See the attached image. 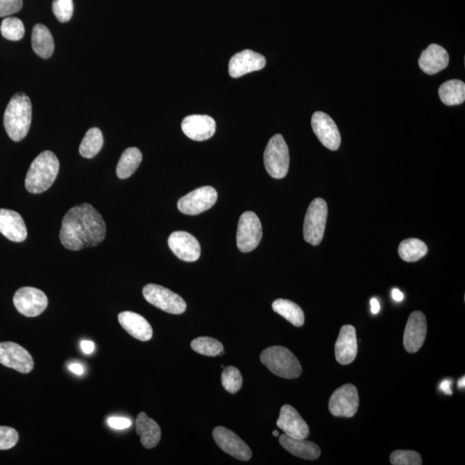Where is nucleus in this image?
<instances>
[{
	"label": "nucleus",
	"mask_w": 465,
	"mask_h": 465,
	"mask_svg": "<svg viewBox=\"0 0 465 465\" xmlns=\"http://www.w3.org/2000/svg\"><path fill=\"white\" fill-rule=\"evenodd\" d=\"M217 201V192L212 186H203L183 196L178 203L180 212L196 216L212 208Z\"/></svg>",
	"instance_id": "obj_10"
},
{
	"label": "nucleus",
	"mask_w": 465,
	"mask_h": 465,
	"mask_svg": "<svg viewBox=\"0 0 465 465\" xmlns=\"http://www.w3.org/2000/svg\"><path fill=\"white\" fill-rule=\"evenodd\" d=\"M465 386V378L463 377L462 378H460L459 380V382H457V387H459V389H464Z\"/></svg>",
	"instance_id": "obj_45"
},
{
	"label": "nucleus",
	"mask_w": 465,
	"mask_h": 465,
	"mask_svg": "<svg viewBox=\"0 0 465 465\" xmlns=\"http://www.w3.org/2000/svg\"><path fill=\"white\" fill-rule=\"evenodd\" d=\"M262 239V226L260 218L252 211H246L239 217L236 242L242 253H249L259 246Z\"/></svg>",
	"instance_id": "obj_8"
},
{
	"label": "nucleus",
	"mask_w": 465,
	"mask_h": 465,
	"mask_svg": "<svg viewBox=\"0 0 465 465\" xmlns=\"http://www.w3.org/2000/svg\"><path fill=\"white\" fill-rule=\"evenodd\" d=\"M103 144L102 131L98 128H92L85 133L83 140H82L78 152L84 158L92 159L98 155Z\"/></svg>",
	"instance_id": "obj_31"
},
{
	"label": "nucleus",
	"mask_w": 465,
	"mask_h": 465,
	"mask_svg": "<svg viewBox=\"0 0 465 465\" xmlns=\"http://www.w3.org/2000/svg\"><path fill=\"white\" fill-rule=\"evenodd\" d=\"M144 298L152 305L173 314H181L186 310V303L180 295L171 289L155 284H149L142 289Z\"/></svg>",
	"instance_id": "obj_7"
},
{
	"label": "nucleus",
	"mask_w": 465,
	"mask_h": 465,
	"mask_svg": "<svg viewBox=\"0 0 465 465\" xmlns=\"http://www.w3.org/2000/svg\"><path fill=\"white\" fill-rule=\"evenodd\" d=\"M273 310L295 327H302L305 321L301 307L289 300L277 299L273 303Z\"/></svg>",
	"instance_id": "obj_28"
},
{
	"label": "nucleus",
	"mask_w": 465,
	"mask_h": 465,
	"mask_svg": "<svg viewBox=\"0 0 465 465\" xmlns=\"http://www.w3.org/2000/svg\"><path fill=\"white\" fill-rule=\"evenodd\" d=\"M107 423L110 428L117 429V430H123L130 427L131 421L124 417H110L107 420Z\"/></svg>",
	"instance_id": "obj_39"
},
{
	"label": "nucleus",
	"mask_w": 465,
	"mask_h": 465,
	"mask_svg": "<svg viewBox=\"0 0 465 465\" xmlns=\"http://www.w3.org/2000/svg\"><path fill=\"white\" fill-rule=\"evenodd\" d=\"M213 438L217 445L223 452L235 459L248 461L253 456L249 446L235 434L234 432L224 427H217L213 430Z\"/></svg>",
	"instance_id": "obj_13"
},
{
	"label": "nucleus",
	"mask_w": 465,
	"mask_h": 465,
	"mask_svg": "<svg viewBox=\"0 0 465 465\" xmlns=\"http://www.w3.org/2000/svg\"><path fill=\"white\" fill-rule=\"evenodd\" d=\"M105 221L89 203L73 207L63 217L60 239L71 251L98 246L105 239Z\"/></svg>",
	"instance_id": "obj_1"
},
{
	"label": "nucleus",
	"mask_w": 465,
	"mask_h": 465,
	"mask_svg": "<svg viewBox=\"0 0 465 465\" xmlns=\"http://www.w3.org/2000/svg\"><path fill=\"white\" fill-rule=\"evenodd\" d=\"M0 232L14 242H23L27 238L26 225L22 217L10 210L0 209Z\"/></svg>",
	"instance_id": "obj_21"
},
{
	"label": "nucleus",
	"mask_w": 465,
	"mask_h": 465,
	"mask_svg": "<svg viewBox=\"0 0 465 465\" xmlns=\"http://www.w3.org/2000/svg\"><path fill=\"white\" fill-rule=\"evenodd\" d=\"M450 386H452V381L449 380V379H446V380H443L441 384V389L446 395H453Z\"/></svg>",
	"instance_id": "obj_41"
},
{
	"label": "nucleus",
	"mask_w": 465,
	"mask_h": 465,
	"mask_svg": "<svg viewBox=\"0 0 465 465\" xmlns=\"http://www.w3.org/2000/svg\"><path fill=\"white\" fill-rule=\"evenodd\" d=\"M137 434L141 443L146 449L155 448L162 439V430L158 423L144 412L140 413L135 421Z\"/></svg>",
	"instance_id": "obj_25"
},
{
	"label": "nucleus",
	"mask_w": 465,
	"mask_h": 465,
	"mask_svg": "<svg viewBox=\"0 0 465 465\" xmlns=\"http://www.w3.org/2000/svg\"><path fill=\"white\" fill-rule=\"evenodd\" d=\"M266 63V58L260 53L250 49L243 50L230 59L228 73L232 78H239L252 71L264 69Z\"/></svg>",
	"instance_id": "obj_18"
},
{
	"label": "nucleus",
	"mask_w": 465,
	"mask_h": 465,
	"mask_svg": "<svg viewBox=\"0 0 465 465\" xmlns=\"http://www.w3.org/2000/svg\"><path fill=\"white\" fill-rule=\"evenodd\" d=\"M428 324L425 314L421 311H414L410 314L404 331V348L409 353H416L423 346L427 337Z\"/></svg>",
	"instance_id": "obj_15"
},
{
	"label": "nucleus",
	"mask_w": 465,
	"mask_h": 465,
	"mask_svg": "<svg viewBox=\"0 0 465 465\" xmlns=\"http://www.w3.org/2000/svg\"><path fill=\"white\" fill-rule=\"evenodd\" d=\"M279 443L289 453L306 460H316L319 459L321 450L316 443L306 441V439H299L289 437L282 434L279 437Z\"/></svg>",
	"instance_id": "obj_24"
},
{
	"label": "nucleus",
	"mask_w": 465,
	"mask_h": 465,
	"mask_svg": "<svg viewBox=\"0 0 465 465\" xmlns=\"http://www.w3.org/2000/svg\"><path fill=\"white\" fill-rule=\"evenodd\" d=\"M335 349L336 360L342 366H348L355 360L357 353V341L356 329L353 326H343L339 331Z\"/></svg>",
	"instance_id": "obj_20"
},
{
	"label": "nucleus",
	"mask_w": 465,
	"mask_h": 465,
	"mask_svg": "<svg viewBox=\"0 0 465 465\" xmlns=\"http://www.w3.org/2000/svg\"><path fill=\"white\" fill-rule=\"evenodd\" d=\"M261 363L274 375L286 379L298 378L302 374V366L291 350L284 346H274L260 354Z\"/></svg>",
	"instance_id": "obj_4"
},
{
	"label": "nucleus",
	"mask_w": 465,
	"mask_h": 465,
	"mask_svg": "<svg viewBox=\"0 0 465 465\" xmlns=\"http://www.w3.org/2000/svg\"><path fill=\"white\" fill-rule=\"evenodd\" d=\"M311 125L323 145L332 151H336L341 146V137L337 125L330 117L323 112L314 113Z\"/></svg>",
	"instance_id": "obj_14"
},
{
	"label": "nucleus",
	"mask_w": 465,
	"mask_h": 465,
	"mask_svg": "<svg viewBox=\"0 0 465 465\" xmlns=\"http://www.w3.org/2000/svg\"><path fill=\"white\" fill-rule=\"evenodd\" d=\"M221 378L223 388L230 394H236L242 387V375L235 366L224 367Z\"/></svg>",
	"instance_id": "obj_34"
},
{
	"label": "nucleus",
	"mask_w": 465,
	"mask_h": 465,
	"mask_svg": "<svg viewBox=\"0 0 465 465\" xmlns=\"http://www.w3.org/2000/svg\"><path fill=\"white\" fill-rule=\"evenodd\" d=\"M52 10L59 22H69L74 14L73 0H53Z\"/></svg>",
	"instance_id": "obj_36"
},
{
	"label": "nucleus",
	"mask_w": 465,
	"mask_h": 465,
	"mask_svg": "<svg viewBox=\"0 0 465 465\" xmlns=\"http://www.w3.org/2000/svg\"><path fill=\"white\" fill-rule=\"evenodd\" d=\"M142 152L137 148H128L121 155L117 167V177L121 180L130 178L142 163Z\"/></svg>",
	"instance_id": "obj_29"
},
{
	"label": "nucleus",
	"mask_w": 465,
	"mask_h": 465,
	"mask_svg": "<svg viewBox=\"0 0 465 465\" xmlns=\"http://www.w3.org/2000/svg\"><path fill=\"white\" fill-rule=\"evenodd\" d=\"M428 252V248L425 243L416 238L404 239L398 248L400 259L409 263L420 260L427 255Z\"/></svg>",
	"instance_id": "obj_30"
},
{
	"label": "nucleus",
	"mask_w": 465,
	"mask_h": 465,
	"mask_svg": "<svg viewBox=\"0 0 465 465\" xmlns=\"http://www.w3.org/2000/svg\"><path fill=\"white\" fill-rule=\"evenodd\" d=\"M328 213L324 199L317 198L311 202L303 223V238L310 244L318 246L323 241Z\"/></svg>",
	"instance_id": "obj_5"
},
{
	"label": "nucleus",
	"mask_w": 465,
	"mask_h": 465,
	"mask_svg": "<svg viewBox=\"0 0 465 465\" xmlns=\"http://www.w3.org/2000/svg\"><path fill=\"white\" fill-rule=\"evenodd\" d=\"M264 163L270 176L281 180L288 174L289 153L287 144L281 135L271 137L264 153Z\"/></svg>",
	"instance_id": "obj_6"
},
{
	"label": "nucleus",
	"mask_w": 465,
	"mask_h": 465,
	"mask_svg": "<svg viewBox=\"0 0 465 465\" xmlns=\"http://www.w3.org/2000/svg\"><path fill=\"white\" fill-rule=\"evenodd\" d=\"M31 120L30 98L25 93H17L10 100L3 115V126L7 135L14 142L22 141L30 130Z\"/></svg>",
	"instance_id": "obj_2"
},
{
	"label": "nucleus",
	"mask_w": 465,
	"mask_h": 465,
	"mask_svg": "<svg viewBox=\"0 0 465 465\" xmlns=\"http://www.w3.org/2000/svg\"><path fill=\"white\" fill-rule=\"evenodd\" d=\"M19 432L10 427H0V450H9L19 442Z\"/></svg>",
	"instance_id": "obj_37"
},
{
	"label": "nucleus",
	"mask_w": 465,
	"mask_h": 465,
	"mask_svg": "<svg viewBox=\"0 0 465 465\" xmlns=\"http://www.w3.org/2000/svg\"><path fill=\"white\" fill-rule=\"evenodd\" d=\"M69 370L74 372V374L81 375L84 373V367L80 364H71L69 366Z\"/></svg>",
	"instance_id": "obj_42"
},
{
	"label": "nucleus",
	"mask_w": 465,
	"mask_h": 465,
	"mask_svg": "<svg viewBox=\"0 0 465 465\" xmlns=\"http://www.w3.org/2000/svg\"><path fill=\"white\" fill-rule=\"evenodd\" d=\"M392 298L394 299L396 302H402L404 298L403 292L398 289H393Z\"/></svg>",
	"instance_id": "obj_44"
},
{
	"label": "nucleus",
	"mask_w": 465,
	"mask_h": 465,
	"mask_svg": "<svg viewBox=\"0 0 465 465\" xmlns=\"http://www.w3.org/2000/svg\"><path fill=\"white\" fill-rule=\"evenodd\" d=\"M0 31L7 40L19 41L24 37L25 28L22 21L19 19L9 17L3 20Z\"/></svg>",
	"instance_id": "obj_33"
},
{
	"label": "nucleus",
	"mask_w": 465,
	"mask_h": 465,
	"mask_svg": "<svg viewBox=\"0 0 465 465\" xmlns=\"http://www.w3.org/2000/svg\"><path fill=\"white\" fill-rule=\"evenodd\" d=\"M273 435L275 436V437H278V436H279V432L278 431H274Z\"/></svg>",
	"instance_id": "obj_46"
},
{
	"label": "nucleus",
	"mask_w": 465,
	"mask_h": 465,
	"mask_svg": "<svg viewBox=\"0 0 465 465\" xmlns=\"http://www.w3.org/2000/svg\"><path fill=\"white\" fill-rule=\"evenodd\" d=\"M60 162L51 151L42 152L31 163L25 178V187L32 194H39L51 187L59 174Z\"/></svg>",
	"instance_id": "obj_3"
},
{
	"label": "nucleus",
	"mask_w": 465,
	"mask_h": 465,
	"mask_svg": "<svg viewBox=\"0 0 465 465\" xmlns=\"http://www.w3.org/2000/svg\"><path fill=\"white\" fill-rule=\"evenodd\" d=\"M171 252L185 262H195L201 255V246L194 236L185 231L174 232L168 239Z\"/></svg>",
	"instance_id": "obj_16"
},
{
	"label": "nucleus",
	"mask_w": 465,
	"mask_h": 465,
	"mask_svg": "<svg viewBox=\"0 0 465 465\" xmlns=\"http://www.w3.org/2000/svg\"><path fill=\"white\" fill-rule=\"evenodd\" d=\"M118 321L125 331L141 341H149L153 337V328L141 314L124 311L118 316Z\"/></svg>",
	"instance_id": "obj_22"
},
{
	"label": "nucleus",
	"mask_w": 465,
	"mask_h": 465,
	"mask_svg": "<svg viewBox=\"0 0 465 465\" xmlns=\"http://www.w3.org/2000/svg\"><path fill=\"white\" fill-rule=\"evenodd\" d=\"M277 425L289 437L299 439L309 437V425L298 411L288 404L281 407Z\"/></svg>",
	"instance_id": "obj_17"
},
{
	"label": "nucleus",
	"mask_w": 465,
	"mask_h": 465,
	"mask_svg": "<svg viewBox=\"0 0 465 465\" xmlns=\"http://www.w3.org/2000/svg\"><path fill=\"white\" fill-rule=\"evenodd\" d=\"M371 313L373 314H377L380 311V304H379L377 298H372L371 300Z\"/></svg>",
	"instance_id": "obj_43"
},
{
	"label": "nucleus",
	"mask_w": 465,
	"mask_h": 465,
	"mask_svg": "<svg viewBox=\"0 0 465 465\" xmlns=\"http://www.w3.org/2000/svg\"><path fill=\"white\" fill-rule=\"evenodd\" d=\"M449 64L448 52L441 45L431 44L422 52L418 66L425 74L434 75L446 69Z\"/></svg>",
	"instance_id": "obj_23"
},
{
	"label": "nucleus",
	"mask_w": 465,
	"mask_h": 465,
	"mask_svg": "<svg viewBox=\"0 0 465 465\" xmlns=\"http://www.w3.org/2000/svg\"><path fill=\"white\" fill-rule=\"evenodd\" d=\"M81 348L85 354H91L94 350V343L90 341H82Z\"/></svg>",
	"instance_id": "obj_40"
},
{
	"label": "nucleus",
	"mask_w": 465,
	"mask_h": 465,
	"mask_svg": "<svg viewBox=\"0 0 465 465\" xmlns=\"http://www.w3.org/2000/svg\"><path fill=\"white\" fill-rule=\"evenodd\" d=\"M182 130L193 141H205L213 137L217 124L212 117L205 115H192L182 121Z\"/></svg>",
	"instance_id": "obj_19"
},
{
	"label": "nucleus",
	"mask_w": 465,
	"mask_h": 465,
	"mask_svg": "<svg viewBox=\"0 0 465 465\" xmlns=\"http://www.w3.org/2000/svg\"><path fill=\"white\" fill-rule=\"evenodd\" d=\"M32 48L41 58L48 59L53 55L55 44L51 32L44 24H35L32 31Z\"/></svg>",
	"instance_id": "obj_26"
},
{
	"label": "nucleus",
	"mask_w": 465,
	"mask_h": 465,
	"mask_svg": "<svg viewBox=\"0 0 465 465\" xmlns=\"http://www.w3.org/2000/svg\"><path fill=\"white\" fill-rule=\"evenodd\" d=\"M191 348L202 355L216 357L223 354V345L217 339L211 337H198L193 339Z\"/></svg>",
	"instance_id": "obj_32"
},
{
	"label": "nucleus",
	"mask_w": 465,
	"mask_h": 465,
	"mask_svg": "<svg viewBox=\"0 0 465 465\" xmlns=\"http://www.w3.org/2000/svg\"><path fill=\"white\" fill-rule=\"evenodd\" d=\"M391 463L393 465H421L422 459L416 450H398L391 453Z\"/></svg>",
	"instance_id": "obj_35"
},
{
	"label": "nucleus",
	"mask_w": 465,
	"mask_h": 465,
	"mask_svg": "<svg viewBox=\"0 0 465 465\" xmlns=\"http://www.w3.org/2000/svg\"><path fill=\"white\" fill-rule=\"evenodd\" d=\"M360 406V396L353 384L342 385L336 389L329 400V411L335 417L352 418Z\"/></svg>",
	"instance_id": "obj_9"
},
{
	"label": "nucleus",
	"mask_w": 465,
	"mask_h": 465,
	"mask_svg": "<svg viewBox=\"0 0 465 465\" xmlns=\"http://www.w3.org/2000/svg\"><path fill=\"white\" fill-rule=\"evenodd\" d=\"M14 306L20 314L27 317H35L44 313L49 300L44 291L34 287H23L13 296Z\"/></svg>",
	"instance_id": "obj_11"
},
{
	"label": "nucleus",
	"mask_w": 465,
	"mask_h": 465,
	"mask_svg": "<svg viewBox=\"0 0 465 465\" xmlns=\"http://www.w3.org/2000/svg\"><path fill=\"white\" fill-rule=\"evenodd\" d=\"M0 364L20 373H30L34 369L33 357L28 350L17 343H0Z\"/></svg>",
	"instance_id": "obj_12"
},
{
	"label": "nucleus",
	"mask_w": 465,
	"mask_h": 465,
	"mask_svg": "<svg viewBox=\"0 0 465 465\" xmlns=\"http://www.w3.org/2000/svg\"><path fill=\"white\" fill-rule=\"evenodd\" d=\"M439 96L446 105H461L465 100L464 82L459 80H450L445 82L439 89Z\"/></svg>",
	"instance_id": "obj_27"
},
{
	"label": "nucleus",
	"mask_w": 465,
	"mask_h": 465,
	"mask_svg": "<svg viewBox=\"0 0 465 465\" xmlns=\"http://www.w3.org/2000/svg\"><path fill=\"white\" fill-rule=\"evenodd\" d=\"M22 6L23 0H0V17L19 12Z\"/></svg>",
	"instance_id": "obj_38"
}]
</instances>
